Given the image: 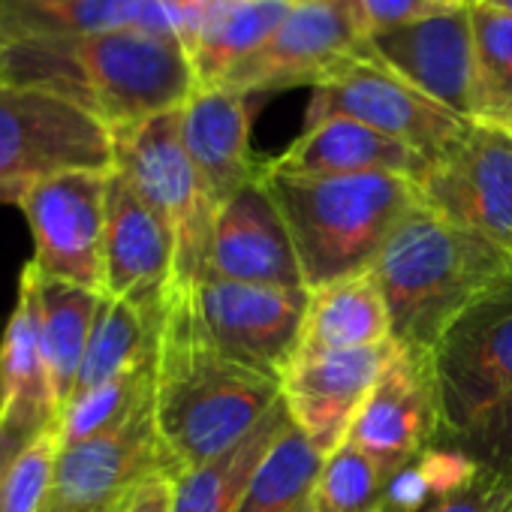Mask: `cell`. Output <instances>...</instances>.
<instances>
[{
	"label": "cell",
	"instance_id": "obj_1",
	"mask_svg": "<svg viewBox=\"0 0 512 512\" xmlns=\"http://www.w3.org/2000/svg\"><path fill=\"white\" fill-rule=\"evenodd\" d=\"M0 85L58 94L109 130L175 112L199 88L184 43L160 31L4 37Z\"/></svg>",
	"mask_w": 512,
	"mask_h": 512
},
{
	"label": "cell",
	"instance_id": "obj_2",
	"mask_svg": "<svg viewBox=\"0 0 512 512\" xmlns=\"http://www.w3.org/2000/svg\"><path fill=\"white\" fill-rule=\"evenodd\" d=\"M278 398L281 380L223 356L196 320L190 287H172L154 368V422L172 476L232 449Z\"/></svg>",
	"mask_w": 512,
	"mask_h": 512
},
{
	"label": "cell",
	"instance_id": "obj_3",
	"mask_svg": "<svg viewBox=\"0 0 512 512\" xmlns=\"http://www.w3.org/2000/svg\"><path fill=\"white\" fill-rule=\"evenodd\" d=\"M371 275L392 317V341L431 350L464 308L512 278V253L419 202L386 238Z\"/></svg>",
	"mask_w": 512,
	"mask_h": 512
},
{
	"label": "cell",
	"instance_id": "obj_4",
	"mask_svg": "<svg viewBox=\"0 0 512 512\" xmlns=\"http://www.w3.org/2000/svg\"><path fill=\"white\" fill-rule=\"evenodd\" d=\"M263 184L275 196L308 290L371 272L401 217L419 205L404 175H287L266 163Z\"/></svg>",
	"mask_w": 512,
	"mask_h": 512
},
{
	"label": "cell",
	"instance_id": "obj_5",
	"mask_svg": "<svg viewBox=\"0 0 512 512\" xmlns=\"http://www.w3.org/2000/svg\"><path fill=\"white\" fill-rule=\"evenodd\" d=\"M115 172L163 217L175 235V287H193L205 269L214 205L181 136V109L112 130Z\"/></svg>",
	"mask_w": 512,
	"mask_h": 512
},
{
	"label": "cell",
	"instance_id": "obj_6",
	"mask_svg": "<svg viewBox=\"0 0 512 512\" xmlns=\"http://www.w3.org/2000/svg\"><path fill=\"white\" fill-rule=\"evenodd\" d=\"M443 437L458 440L512 398V278L464 308L431 347Z\"/></svg>",
	"mask_w": 512,
	"mask_h": 512
},
{
	"label": "cell",
	"instance_id": "obj_7",
	"mask_svg": "<svg viewBox=\"0 0 512 512\" xmlns=\"http://www.w3.org/2000/svg\"><path fill=\"white\" fill-rule=\"evenodd\" d=\"M112 169V130L100 118L40 88L0 85V181L34 184Z\"/></svg>",
	"mask_w": 512,
	"mask_h": 512
},
{
	"label": "cell",
	"instance_id": "obj_8",
	"mask_svg": "<svg viewBox=\"0 0 512 512\" xmlns=\"http://www.w3.org/2000/svg\"><path fill=\"white\" fill-rule=\"evenodd\" d=\"M326 118H353L389 139L404 142L425 160L437 157L470 124L407 85L362 49L311 88L305 127Z\"/></svg>",
	"mask_w": 512,
	"mask_h": 512
},
{
	"label": "cell",
	"instance_id": "obj_9",
	"mask_svg": "<svg viewBox=\"0 0 512 512\" xmlns=\"http://www.w3.org/2000/svg\"><path fill=\"white\" fill-rule=\"evenodd\" d=\"M434 214L512 253V130L470 121L416 181Z\"/></svg>",
	"mask_w": 512,
	"mask_h": 512
},
{
	"label": "cell",
	"instance_id": "obj_10",
	"mask_svg": "<svg viewBox=\"0 0 512 512\" xmlns=\"http://www.w3.org/2000/svg\"><path fill=\"white\" fill-rule=\"evenodd\" d=\"M193 308L205 338L229 359L284 377L299 353L311 290L238 284L202 275L193 287Z\"/></svg>",
	"mask_w": 512,
	"mask_h": 512
},
{
	"label": "cell",
	"instance_id": "obj_11",
	"mask_svg": "<svg viewBox=\"0 0 512 512\" xmlns=\"http://www.w3.org/2000/svg\"><path fill=\"white\" fill-rule=\"evenodd\" d=\"M106 190L109 172H64L25 190L19 208L34 235L31 263L43 278L106 293Z\"/></svg>",
	"mask_w": 512,
	"mask_h": 512
},
{
	"label": "cell",
	"instance_id": "obj_12",
	"mask_svg": "<svg viewBox=\"0 0 512 512\" xmlns=\"http://www.w3.org/2000/svg\"><path fill=\"white\" fill-rule=\"evenodd\" d=\"M368 31L356 0H311L290 10L278 31L247 55L220 88L244 97L320 85L332 70L353 58Z\"/></svg>",
	"mask_w": 512,
	"mask_h": 512
},
{
	"label": "cell",
	"instance_id": "obj_13",
	"mask_svg": "<svg viewBox=\"0 0 512 512\" xmlns=\"http://www.w3.org/2000/svg\"><path fill=\"white\" fill-rule=\"evenodd\" d=\"M347 440L389 470H398L443 440V410L431 350L395 344Z\"/></svg>",
	"mask_w": 512,
	"mask_h": 512
},
{
	"label": "cell",
	"instance_id": "obj_14",
	"mask_svg": "<svg viewBox=\"0 0 512 512\" xmlns=\"http://www.w3.org/2000/svg\"><path fill=\"white\" fill-rule=\"evenodd\" d=\"M157 470H169V464L151 398L121 428L85 443L61 446L43 512H115L121 500Z\"/></svg>",
	"mask_w": 512,
	"mask_h": 512
},
{
	"label": "cell",
	"instance_id": "obj_15",
	"mask_svg": "<svg viewBox=\"0 0 512 512\" xmlns=\"http://www.w3.org/2000/svg\"><path fill=\"white\" fill-rule=\"evenodd\" d=\"M362 52L458 118L473 121L470 7H443L425 19L374 31Z\"/></svg>",
	"mask_w": 512,
	"mask_h": 512
},
{
	"label": "cell",
	"instance_id": "obj_16",
	"mask_svg": "<svg viewBox=\"0 0 512 512\" xmlns=\"http://www.w3.org/2000/svg\"><path fill=\"white\" fill-rule=\"evenodd\" d=\"M202 275L238 284L308 290L287 220L263 178L241 187L214 211Z\"/></svg>",
	"mask_w": 512,
	"mask_h": 512
},
{
	"label": "cell",
	"instance_id": "obj_17",
	"mask_svg": "<svg viewBox=\"0 0 512 512\" xmlns=\"http://www.w3.org/2000/svg\"><path fill=\"white\" fill-rule=\"evenodd\" d=\"M103 269V296L133 302L151 314H163L175 287V235L115 169L109 172L106 190Z\"/></svg>",
	"mask_w": 512,
	"mask_h": 512
},
{
	"label": "cell",
	"instance_id": "obj_18",
	"mask_svg": "<svg viewBox=\"0 0 512 512\" xmlns=\"http://www.w3.org/2000/svg\"><path fill=\"white\" fill-rule=\"evenodd\" d=\"M392 350L395 341L344 353H296L284 371L281 395L287 410L296 428L323 455L335 452L347 440Z\"/></svg>",
	"mask_w": 512,
	"mask_h": 512
},
{
	"label": "cell",
	"instance_id": "obj_19",
	"mask_svg": "<svg viewBox=\"0 0 512 512\" xmlns=\"http://www.w3.org/2000/svg\"><path fill=\"white\" fill-rule=\"evenodd\" d=\"M181 136L214 211L263 178L266 163L250 151V97L229 88H196L181 106Z\"/></svg>",
	"mask_w": 512,
	"mask_h": 512
},
{
	"label": "cell",
	"instance_id": "obj_20",
	"mask_svg": "<svg viewBox=\"0 0 512 512\" xmlns=\"http://www.w3.org/2000/svg\"><path fill=\"white\" fill-rule=\"evenodd\" d=\"M58 401L40 335L34 266L19 275V293L13 314L0 332V425L28 440L58 425Z\"/></svg>",
	"mask_w": 512,
	"mask_h": 512
},
{
	"label": "cell",
	"instance_id": "obj_21",
	"mask_svg": "<svg viewBox=\"0 0 512 512\" xmlns=\"http://www.w3.org/2000/svg\"><path fill=\"white\" fill-rule=\"evenodd\" d=\"M272 169L311 178L344 175H404L419 181L428 160L398 139H389L353 118H326L299 133V139L275 160Z\"/></svg>",
	"mask_w": 512,
	"mask_h": 512
},
{
	"label": "cell",
	"instance_id": "obj_22",
	"mask_svg": "<svg viewBox=\"0 0 512 512\" xmlns=\"http://www.w3.org/2000/svg\"><path fill=\"white\" fill-rule=\"evenodd\" d=\"M109 31L175 34V22L163 0H0V40Z\"/></svg>",
	"mask_w": 512,
	"mask_h": 512
},
{
	"label": "cell",
	"instance_id": "obj_23",
	"mask_svg": "<svg viewBox=\"0 0 512 512\" xmlns=\"http://www.w3.org/2000/svg\"><path fill=\"white\" fill-rule=\"evenodd\" d=\"M290 10V0H202L196 28L184 43L196 85L220 88L247 55L278 31Z\"/></svg>",
	"mask_w": 512,
	"mask_h": 512
},
{
	"label": "cell",
	"instance_id": "obj_24",
	"mask_svg": "<svg viewBox=\"0 0 512 512\" xmlns=\"http://www.w3.org/2000/svg\"><path fill=\"white\" fill-rule=\"evenodd\" d=\"M392 341V317L371 272L311 290L299 353L368 350Z\"/></svg>",
	"mask_w": 512,
	"mask_h": 512
},
{
	"label": "cell",
	"instance_id": "obj_25",
	"mask_svg": "<svg viewBox=\"0 0 512 512\" xmlns=\"http://www.w3.org/2000/svg\"><path fill=\"white\" fill-rule=\"evenodd\" d=\"M290 410L284 395L275 407L263 416L247 437H241L232 449L220 452L217 458L187 467L172 476V512H238L247 485L266 458L275 437L290 422Z\"/></svg>",
	"mask_w": 512,
	"mask_h": 512
},
{
	"label": "cell",
	"instance_id": "obj_26",
	"mask_svg": "<svg viewBox=\"0 0 512 512\" xmlns=\"http://www.w3.org/2000/svg\"><path fill=\"white\" fill-rule=\"evenodd\" d=\"M34 290H37L43 350H46L52 389H55V401L61 413L76 392L79 371L88 353V341H91L103 296L76 284L43 278L37 269H34Z\"/></svg>",
	"mask_w": 512,
	"mask_h": 512
},
{
	"label": "cell",
	"instance_id": "obj_27",
	"mask_svg": "<svg viewBox=\"0 0 512 512\" xmlns=\"http://www.w3.org/2000/svg\"><path fill=\"white\" fill-rule=\"evenodd\" d=\"M160 323L163 314H151L133 302L103 296L73 395L94 389L106 380H115L127 371L154 365L157 344H160Z\"/></svg>",
	"mask_w": 512,
	"mask_h": 512
},
{
	"label": "cell",
	"instance_id": "obj_28",
	"mask_svg": "<svg viewBox=\"0 0 512 512\" xmlns=\"http://www.w3.org/2000/svg\"><path fill=\"white\" fill-rule=\"evenodd\" d=\"M326 455L290 419L256 467L238 512H305L314 503Z\"/></svg>",
	"mask_w": 512,
	"mask_h": 512
},
{
	"label": "cell",
	"instance_id": "obj_29",
	"mask_svg": "<svg viewBox=\"0 0 512 512\" xmlns=\"http://www.w3.org/2000/svg\"><path fill=\"white\" fill-rule=\"evenodd\" d=\"M473 22V121L512 130V13L479 0Z\"/></svg>",
	"mask_w": 512,
	"mask_h": 512
},
{
	"label": "cell",
	"instance_id": "obj_30",
	"mask_svg": "<svg viewBox=\"0 0 512 512\" xmlns=\"http://www.w3.org/2000/svg\"><path fill=\"white\" fill-rule=\"evenodd\" d=\"M479 461L455 440H437L398 470H392L380 512H431L437 500L470 482Z\"/></svg>",
	"mask_w": 512,
	"mask_h": 512
},
{
	"label": "cell",
	"instance_id": "obj_31",
	"mask_svg": "<svg viewBox=\"0 0 512 512\" xmlns=\"http://www.w3.org/2000/svg\"><path fill=\"white\" fill-rule=\"evenodd\" d=\"M154 368L157 362L73 395L58 416L61 446L85 443L121 428L136 410H142L154 398Z\"/></svg>",
	"mask_w": 512,
	"mask_h": 512
},
{
	"label": "cell",
	"instance_id": "obj_32",
	"mask_svg": "<svg viewBox=\"0 0 512 512\" xmlns=\"http://www.w3.org/2000/svg\"><path fill=\"white\" fill-rule=\"evenodd\" d=\"M389 476V467L344 440L326 455L311 506L314 512H380Z\"/></svg>",
	"mask_w": 512,
	"mask_h": 512
},
{
	"label": "cell",
	"instance_id": "obj_33",
	"mask_svg": "<svg viewBox=\"0 0 512 512\" xmlns=\"http://www.w3.org/2000/svg\"><path fill=\"white\" fill-rule=\"evenodd\" d=\"M61 440L58 425L34 437L0 482V512H43L52 494Z\"/></svg>",
	"mask_w": 512,
	"mask_h": 512
},
{
	"label": "cell",
	"instance_id": "obj_34",
	"mask_svg": "<svg viewBox=\"0 0 512 512\" xmlns=\"http://www.w3.org/2000/svg\"><path fill=\"white\" fill-rule=\"evenodd\" d=\"M431 512H512V470L479 464L476 476L437 500Z\"/></svg>",
	"mask_w": 512,
	"mask_h": 512
},
{
	"label": "cell",
	"instance_id": "obj_35",
	"mask_svg": "<svg viewBox=\"0 0 512 512\" xmlns=\"http://www.w3.org/2000/svg\"><path fill=\"white\" fill-rule=\"evenodd\" d=\"M455 443L464 446L482 467L512 470V398Z\"/></svg>",
	"mask_w": 512,
	"mask_h": 512
},
{
	"label": "cell",
	"instance_id": "obj_36",
	"mask_svg": "<svg viewBox=\"0 0 512 512\" xmlns=\"http://www.w3.org/2000/svg\"><path fill=\"white\" fill-rule=\"evenodd\" d=\"M356 7L362 13L368 34L398 28L443 10V4H437V0H356Z\"/></svg>",
	"mask_w": 512,
	"mask_h": 512
},
{
	"label": "cell",
	"instance_id": "obj_37",
	"mask_svg": "<svg viewBox=\"0 0 512 512\" xmlns=\"http://www.w3.org/2000/svg\"><path fill=\"white\" fill-rule=\"evenodd\" d=\"M115 512H172V473L157 470L145 476Z\"/></svg>",
	"mask_w": 512,
	"mask_h": 512
},
{
	"label": "cell",
	"instance_id": "obj_38",
	"mask_svg": "<svg viewBox=\"0 0 512 512\" xmlns=\"http://www.w3.org/2000/svg\"><path fill=\"white\" fill-rule=\"evenodd\" d=\"M28 443H31V440H28L25 434L13 431V428H7V425H0V482H4L10 464L16 461V455H19Z\"/></svg>",
	"mask_w": 512,
	"mask_h": 512
},
{
	"label": "cell",
	"instance_id": "obj_39",
	"mask_svg": "<svg viewBox=\"0 0 512 512\" xmlns=\"http://www.w3.org/2000/svg\"><path fill=\"white\" fill-rule=\"evenodd\" d=\"M28 187L31 184H4L0 181V205H19Z\"/></svg>",
	"mask_w": 512,
	"mask_h": 512
},
{
	"label": "cell",
	"instance_id": "obj_40",
	"mask_svg": "<svg viewBox=\"0 0 512 512\" xmlns=\"http://www.w3.org/2000/svg\"><path fill=\"white\" fill-rule=\"evenodd\" d=\"M437 4H443V7H473V4H479V0H437Z\"/></svg>",
	"mask_w": 512,
	"mask_h": 512
},
{
	"label": "cell",
	"instance_id": "obj_41",
	"mask_svg": "<svg viewBox=\"0 0 512 512\" xmlns=\"http://www.w3.org/2000/svg\"><path fill=\"white\" fill-rule=\"evenodd\" d=\"M488 4H497V7H503V10L512 13V0H488Z\"/></svg>",
	"mask_w": 512,
	"mask_h": 512
},
{
	"label": "cell",
	"instance_id": "obj_42",
	"mask_svg": "<svg viewBox=\"0 0 512 512\" xmlns=\"http://www.w3.org/2000/svg\"><path fill=\"white\" fill-rule=\"evenodd\" d=\"M290 4H293V7H299V4H311V0H290Z\"/></svg>",
	"mask_w": 512,
	"mask_h": 512
},
{
	"label": "cell",
	"instance_id": "obj_43",
	"mask_svg": "<svg viewBox=\"0 0 512 512\" xmlns=\"http://www.w3.org/2000/svg\"><path fill=\"white\" fill-rule=\"evenodd\" d=\"M305 512H314V506H308V509H305Z\"/></svg>",
	"mask_w": 512,
	"mask_h": 512
}]
</instances>
